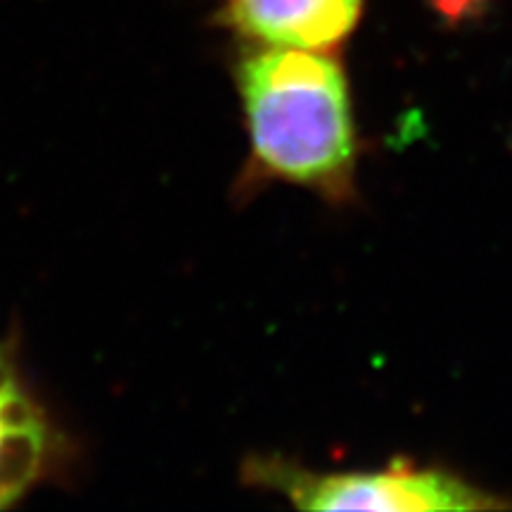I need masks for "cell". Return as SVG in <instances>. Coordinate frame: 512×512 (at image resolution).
Instances as JSON below:
<instances>
[{
    "instance_id": "obj_1",
    "label": "cell",
    "mask_w": 512,
    "mask_h": 512,
    "mask_svg": "<svg viewBox=\"0 0 512 512\" xmlns=\"http://www.w3.org/2000/svg\"><path fill=\"white\" fill-rule=\"evenodd\" d=\"M240 95L256 162L280 181L344 200L354 190L356 128L344 69L325 50H256Z\"/></svg>"
},
{
    "instance_id": "obj_2",
    "label": "cell",
    "mask_w": 512,
    "mask_h": 512,
    "mask_svg": "<svg viewBox=\"0 0 512 512\" xmlns=\"http://www.w3.org/2000/svg\"><path fill=\"white\" fill-rule=\"evenodd\" d=\"M252 477L304 510H491L508 503L434 467L394 463L377 472H311L280 460L252 467Z\"/></svg>"
},
{
    "instance_id": "obj_3",
    "label": "cell",
    "mask_w": 512,
    "mask_h": 512,
    "mask_svg": "<svg viewBox=\"0 0 512 512\" xmlns=\"http://www.w3.org/2000/svg\"><path fill=\"white\" fill-rule=\"evenodd\" d=\"M363 0H228L226 22L266 46L330 50L356 29Z\"/></svg>"
},
{
    "instance_id": "obj_4",
    "label": "cell",
    "mask_w": 512,
    "mask_h": 512,
    "mask_svg": "<svg viewBox=\"0 0 512 512\" xmlns=\"http://www.w3.org/2000/svg\"><path fill=\"white\" fill-rule=\"evenodd\" d=\"M48 430L0 351V508L17 501L46 463Z\"/></svg>"
},
{
    "instance_id": "obj_5",
    "label": "cell",
    "mask_w": 512,
    "mask_h": 512,
    "mask_svg": "<svg viewBox=\"0 0 512 512\" xmlns=\"http://www.w3.org/2000/svg\"><path fill=\"white\" fill-rule=\"evenodd\" d=\"M441 3H448V5H451V8H460V3H465V0H441Z\"/></svg>"
}]
</instances>
